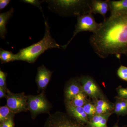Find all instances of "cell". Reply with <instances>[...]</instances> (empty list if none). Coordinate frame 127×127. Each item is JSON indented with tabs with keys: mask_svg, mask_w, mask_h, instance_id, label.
<instances>
[{
	"mask_svg": "<svg viewBox=\"0 0 127 127\" xmlns=\"http://www.w3.org/2000/svg\"><path fill=\"white\" fill-rule=\"evenodd\" d=\"M90 44L101 58L127 54V12L111 15L90 38Z\"/></svg>",
	"mask_w": 127,
	"mask_h": 127,
	"instance_id": "6da1fadb",
	"label": "cell"
},
{
	"mask_svg": "<svg viewBox=\"0 0 127 127\" xmlns=\"http://www.w3.org/2000/svg\"><path fill=\"white\" fill-rule=\"evenodd\" d=\"M45 30L44 36L41 40L29 46L20 49L17 53V61L34 63L45 51L53 48H60L62 46L57 43L51 35L50 27L45 19Z\"/></svg>",
	"mask_w": 127,
	"mask_h": 127,
	"instance_id": "7a4b0ae2",
	"label": "cell"
},
{
	"mask_svg": "<svg viewBox=\"0 0 127 127\" xmlns=\"http://www.w3.org/2000/svg\"><path fill=\"white\" fill-rule=\"evenodd\" d=\"M50 11L63 16H76L90 12V1L82 0H46Z\"/></svg>",
	"mask_w": 127,
	"mask_h": 127,
	"instance_id": "3957f363",
	"label": "cell"
},
{
	"mask_svg": "<svg viewBox=\"0 0 127 127\" xmlns=\"http://www.w3.org/2000/svg\"><path fill=\"white\" fill-rule=\"evenodd\" d=\"M77 20V23L75 26L72 37L67 44L62 46L64 49L66 48L73 38L79 32L88 31L94 34L100 28V23H97L93 14L91 12H87L78 16Z\"/></svg>",
	"mask_w": 127,
	"mask_h": 127,
	"instance_id": "277c9868",
	"label": "cell"
},
{
	"mask_svg": "<svg viewBox=\"0 0 127 127\" xmlns=\"http://www.w3.org/2000/svg\"><path fill=\"white\" fill-rule=\"evenodd\" d=\"M43 127H86L68 114L57 112L50 114Z\"/></svg>",
	"mask_w": 127,
	"mask_h": 127,
	"instance_id": "5b68a950",
	"label": "cell"
},
{
	"mask_svg": "<svg viewBox=\"0 0 127 127\" xmlns=\"http://www.w3.org/2000/svg\"><path fill=\"white\" fill-rule=\"evenodd\" d=\"M28 104L32 119L41 113H49L52 107L43 92L36 95H28Z\"/></svg>",
	"mask_w": 127,
	"mask_h": 127,
	"instance_id": "8992f818",
	"label": "cell"
},
{
	"mask_svg": "<svg viewBox=\"0 0 127 127\" xmlns=\"http://www.w3.org/2000/svg\"><path fill=\"white\" fill-rule=\"evenodd\" d=\"M6 98V106L15 114L29 111L28 96L24 93H14L7 89Z\"/></svg>",
	"mask_w": 127,
	"mask_h": 127,
	"instance_id": "52a82bcc",
	"label": "cell"
},
{
	"mask_svg": "<svg viewBox=\"0 0 127 127\" xmlns=\"http://www.w3.org/2000/svg\"><path fill=\"white\" fill-rule=\"evenodd\" d=\"M79 79L83 91L87 95L94 99H102L103 95L95 81L88 77H83Z\"/></svg>",
	"mask_w": 127,
	"mask_h": 127,
	"instance_id": "ba28073f",
	"label": "cell"
},
{
	"mask_svg": "<svg viewBox=\"0 0 127 127\" xmlns=\"http://www.w3.org/2000/svg\"><path fill=\"white\" fill-rule=\"evenodd\" d=\"M52 72L43 65L37 68L35 81L39 90L45 89L50 82Z\"/></svg>",
	"mask_w": 127,
	"mask_h": 127,
	"instance_id": "9c48e42d",
	"label": "cell"
},
{
	"mask_svg": "<svg viewBox=\"0 0 127 127\" xmlns=\"http://www.w3.org/2000/svg\"><path fill=\"white\" fill-rule=\"evenodd\" d=\"M110 10L109 0H93L89 2V11L92 14H100L106 19L105 16Z\"/></svg>",
	"mask_w": 127,
	"mask_h": 127,
	"instance_id": "30bf717a",
	"label": "cell"
},
{
	"mask_svg": "<svg viewBox=\"0 0 127 127\" xmlns=\"http://www.w3.org/2000/svg\"><path fill=\"white\" fill-rule=\"evenodd\" d=\"M67 114L82 124L88 125L89 119L85 113L83 107L73 106L66 104Z\"/></svg>",
	"mask_w": 127,
	"mask_h": 127,
	"instance_id": "8fae6325",
	"label": "cell"
},
{
	"mask_svg": "<svg viewBox=\"0 0 127 127\" xmlns=\"http://www.w3.org/2000/svg\"><path fill=\"white\" fill-rule=\"evenodd\" d=\"M83 92L79 79H73L68 83L65 89V96L66 102L71 101L75 96Z\"/></svg>",
	"mask_w": 127,
	"mask_h": 127,
	"instance_id": "7c38bea8",
	"label": "cell"
},
{
	"mask_svg": "<svg viewBox=\"0 0 127 127\" xmlns=\"http://www.w3.org/2000/svg\"><path fill=\"white\" fill-rule=\"evenodd\" d=\"M14 10L11 7L8 11L0 13V37L2 39H4L7 31L6 25L9 20L13 16Z\"/></svg>",
	"mask_w": 127,
	"mask_h": 127,
	"instance_id": "4fadbf2b",
	"label": "cell"
},
{
	"mask_svg": "<svg viewBox=\"0 0 127 127\" xmlns=\"http://www.w3.org/2000/svg\"><path fill=\"white\" fill-rule=\"evenodd\" d=\"M112 112L104 114H95L89 119L88 127H107V123Z\"/></svg>",
	"mask_w": 127,
	"mask_h": 127,
	"instance_id": "5bb4252c",
	"label": "cell"
},
{
	"mask_svg": "<svg viewBox=\"0 0 127 127\" xmlns=\"http://www.w3.org/2000/svg\"><path fill=\"white\" fill-rule=\"evenodd\" d=\"M94 104L96 108V114H104L109 113L114 109L111 103L103 98L97 99Z\"/></svg>",
	"mask_w": 127,
	"mask_h": 127,
	"instance_id": "9a60e30c",
	"label": "cell"
},
{
	"mask_svg": "<svg viewBox=\"0 0 127 127\" xmlns=\"http://www.w3.org/2000/svg\"><path fill=\"white\" fill-rule=\"evenodd\" d=\"M111 15L121 12H127V0H109Z\"/></svg>",
	"mask_w": 127,
	"mask_h": 127,
	"instance_id": "2e32d148",
	"label": "cell"
},
{
	"mask_svg": "<svg viewBox=\"0 0 127 127\" xmlns=\"http://www.w3.org/2000/svg\"><path fill=\"white\" fill-rule=\"evenodd\" d=\"M88 102L87 95L83 91L75 96L70 101L66 102V104L75 107H83Z\"/></svg>",
	"mask_w": 127,
	"mask_h": 127,
	"instance_id": "e0dca14e",
	"label": "cell"
},
{
	"mask_svg": "<svg viewBox=\"0 0 127 127\" xmlns=\"http://www.w3.org/2000/svg\"><path fill=\"white\" fill-rule=\"evenodd\" d=\"M0 60L1 63H7L17 61L16 54H14L11 51L0 49Z\"/></svg>",
	"mask_w": 127,
	"mask_h": 127,
	"instance_id": "ac0fdd59",
	"label": "cell"
},
{
	"mask_svg": "<svg viewBox=\"0 0 127 127\" xmlns=\"http://www.w3.org/2000/svg\"><path fill=\"white\" fill-rule=\"evenodd\" d=\"M114 112L118 115L127 114V103L125 99L117 97Z\"/></svg>",
	"mask_w": 127,
	"mask_h": 127,
	"instance_id": "d6986e66",
	"label": "cell"
},
{
	"mask_svg": "<svg viewBox=\"0 0 127 127\" xmlns=\"http://www.w3.org/2000/svg\"><path fill=\"white\" fill-rule=\"evenodd\" d=\"M13 113L6 105L0 107V122L1 123L14 117Z\"/></svg>",
	"mask_w": 127,
	"mask_h": 127,
	"instance_id": "ffe728a7",
	"label": "cell"
},
{
	"mask_svg": "<svg viewBox=\"0 0 127 127\" xmlns=\"http://www.w3.org/2000/svg\"><path fill=\"white\" fill-rule=\"evenodd\" d=\"M83 108L89 119L96 114V108L94 104L88 101L83 106Z\"/></svg>",
	"mask_w": 127,
	"mask_h": 127,
	"instance_id": "44dd1931",
	"label": "cell"
},
{
	"mask_svg": "<svg viewBox=\"0 0 127 127\" xmlns=\"http://www.w3.org/2000/svg\"><path fill=\"white\" fill-rule=\"evenodd\" d=\"M117 73L120 79L127 82V67L120 66L118 70Z\"/></svg>",
	"mask_w": 127,
	"mask_h": 127,
	"instance_id": "7402d4cb",
	"label": "cell"
},
{
	"mask_svg": "<svg viewBox=\"0 0 127 127\" xmlns=\"http://www.w3.org/2000/svg\"><path fill=\"white\" fill-rule=\"evenodd\" d=\"M7 74L3 71L0 68V87L2 88L7 91V89L6 86V78Z\"/></svg>",
	"mask_w": 127,
	"mask_h": 127,
	"instance_id": "603a6c76",
	"label": "cell"
},
{
	"mask_svg": "<svg viewBox=\"0 0 127 127\" xmlns=\"http://www.w3.org/2000/svg\"><path fill=\"white\" fill-rule=\"evenodd\" d=\"M21 1L22 2H25V3L33 5L34 6L38 7L40 9V10L42 12V14H43V10H42V7L41 6V4L42 2H44L45 1L38 0H21Z\"/></svg>",
	"mask_w": 127,
	"mask_h": 127,
	"instance_id": "cb8c5ba5",
	"label": "cell"
},
{
	"mask_svg": "<svg viewBox=\"0 0 127 127\" xmlns=\"http://www.w3.org/2000/svg\"><path fill=\"white\" fill-rule=\"evenodd\" d=\"M118 97L127 100V88H124L122 86L119 87L117 89Z\"/></svg>",
	"mask_w": 127,
	"mask_h": 127,
	"instance_id": "d4e9b609",
	"label": "cell"
},
{
	"mask_svg": "<svg viewBox=\"0 0 127 127\" xmlns=\"http://www.w3.org/2000/svg\"><path fill=\"white\" fill-rule=\"evenodd\" d=\"M14 117L11 118L8 120L0 124V127H14Z\"/></svg>",
	"mask_w": 127,
	"mask_h": 127,
	"instance_id": "484cf974",
	"label": "cell"
},
{
	"mask_svg": "<svg viewBox=\"0 0 127 127\" xmlns=\"http://www.w3.org/2000/svg\"><path fill=\"white\" fill-rule=\"evenodd\" d=\"M10 2V0H0V10H2L9 5Z\"/></svg>",
	"mask_w": 127,
	"mask_h": 127,
	"instance_id": "4316f807",
	"label": "cell"
},
{
	"mask_svg": "<svg viewBox=\"0 0 127 127\" xmlns=\"http://www.w3.org/2000/svg\"><path fill=\"white\" fill-rule=\"evenodd\" d=\"M7 91L6 90L0 87V98H6L7 97Z\"/></svg>",
	"mask_w": 127,
	"mask_h": 127,
	"instance_id": "83f0119b",
	"label": "cell"
},
{
	"mask_svg": "<svg viewBox=\"0 0 127 127\" xmlns=\"http://www.w3.org/2000/svg\"><path fill=\"white\" fill-rule=\"evenodd\" d=\"M118 127V126L117 125H115V126H114V127Z\"/></svg>",
	"mask_w": 127,
	"mask_h": 127,
	"instance_id": "f1b7e54d",
	"label": "cell"
},
{
	"mask_svg": "<svg viewBox=\"0 0 127 127\" xmlns=\"http://www.w3.org/2000/svg\"><path fill=\"white\" fill-rule=\"evenodd\" d=\"M126 101H127V100H126Z\"/></svg>",
	"mask_w": 127,
	"mask_h": 127,
	"instance_id": "f546056e",
	"label": "cell"
},
{
	"mask_svg": "<svg viewBox=\"0 0 127 127\" xmlns=\"http://www.w3.org/2000/svg\"></svg>",
	"mask_w": 127,
	"mask_h": 127,
	"instance_id": "4dcf8cb0",
	"label": "cell"
},
{
	"mask_svg": "<svg viewBox=\"0 0 127 127\" xmlns=\"http://www.w3.org/2000/svg\"></svg>",
	"mask_w": 127,
	"mask_h": 127,
	"instance_id": "1f68e13d",
	"label": "cell"
}]
</instances>
